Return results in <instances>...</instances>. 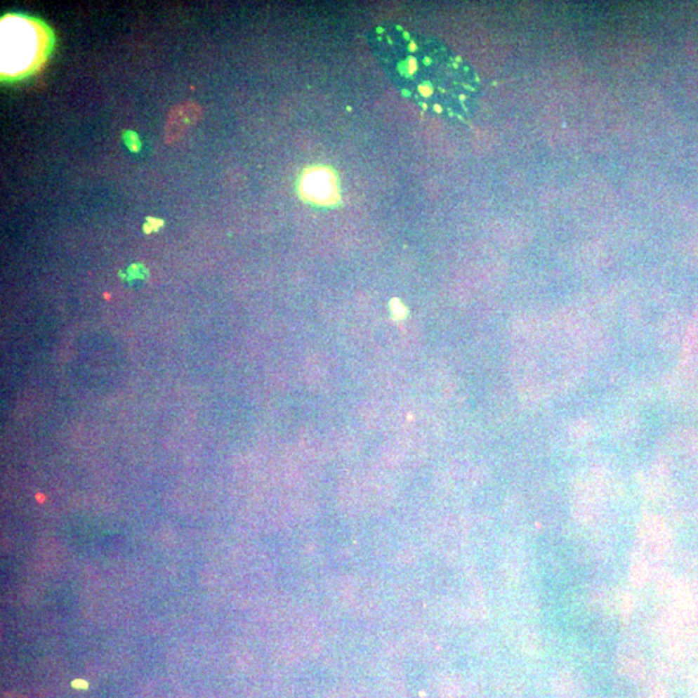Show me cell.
<instances>
[{
	"label": "cell",
	"instance_id": "cell-1",
	"mask_svg": "<svg viewBox=\"0 0 698 698\" xmlns=\"http://www.w3.org/2000/svg\"><path fill=\"white\" fill-rule=\"evenodd\" d=\"M366 38L383 73L404 98L447 122L471 119L481 98L479 73L445 41L393 21L375 25Z\"/></svg>",
	"mask_w": 698,
	"mask_h": 698
},
{
	"label": "cell",
	"instance_id": "cell-2",
	"mask_svg": "<svg viewBox=\"0 0 698 698\" xmlns=\"http://www.w3.org/2000/svg\"><path fill=\"white\" fill-rule=\"evenodd\" d=\"M47 30L32 18H1V73L17 77L32 72L44 60Z\"/></svg>",
	"mask_w": 698,
	"mask_h": 698
},
{
	"label": "cell",
	"instance_id": "cell-3",
	"mask_svg": "<svg viewBox=\"0 0 698 698\" xmlns=\"http://www.w3.org/2000/svg\"><path fill=\"white\" fill-rule=\"evenodd\" d=\"M202 114V109L195 103H185L171 110L169 121L166 124V140L173 143L179 140L187 129L195 124Z\"/></svg>",
	"mask_w": 698,
	"mask_h": 698
},
{
	"label": "cell",
	"instance_id": "cell-4",
	"mask_svg": "<svg viewBox=\"0 0 698 698\" xmlns=\"http://www.w3.org/2000/svg\"><path fill=\"white\" fill-rule=\"evenodd\" d=\"M393 315L397 320H401L405 317L406 310L402 305H396V307H393Z\"/></svg>",
	"mask_w": 698,
	"mask_h": 698
}]
</instances>
